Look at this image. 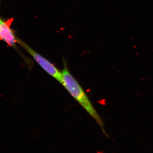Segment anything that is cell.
<instances>
[{"mask_svg": "<svg viewBox=\"0 0 153 153\" xmlns=\"http://www.w3.org/2000/svg\"><path fill=\"white\" fill-rule=\"evenodd\" d=\"M63 68L61 71L62 77L61 84L68 91L74 99L78 102L86 112L96 121L101 128L105 136L108 137V135L105 131L103 121L97 112L82 88L69 72L66 62L63 60Z\"/></svg>", "mask_w": 153, "mask_h": 153, "instance_id": "1", "label": "cell"}, {"mask_svg": "<svg viewBox=\"0 0 153 153\" xmlns=\"http://www.w3.org/2000/svg\"><path fill=\"white\" fill-rule=\"evenodd\" d=\"M18 44H20L34 58L36 62L39 64L41 68L47 72L49 75L56 79L58 82L62 84V77L61 71H59L54 64L50 63L49 60L46 59L40 54L29 47L26 43L20 39Z\"/></svg>", "mask_w": 153, "mask_h": 153, "instance_id": "2", "label": "cell"}, {"mask_svg": "<svg viewBox=\"0 0 153 153\" xmlns=\"http://www.w3.org/2000/svg\"><path fill=\"white\" fill-rule=\"evenodd\" d=\"M0 40L4 41L9 46L16 48V44L19 39L15 36L10 27V23L0 19Z\"/></svg>", "mask_w": 153, "mask_h": 153, "instance_id": "3", "label": "cell"}]
</instances>
